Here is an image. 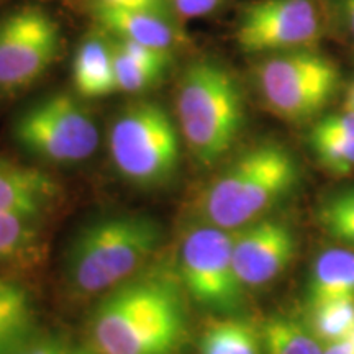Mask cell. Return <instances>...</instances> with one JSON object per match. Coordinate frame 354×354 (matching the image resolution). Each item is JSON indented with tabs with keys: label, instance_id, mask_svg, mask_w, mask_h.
<instances>
[{
	"label": "cell",
	"instance_id": "obj_1",
	"mask_svg": "<svg viewBox=\"0 0 354 354\" xmlns=\"http://www.w3.org/2000/svg\"><path fill=\"white\" fill-rule=\"evenodd\" d=\"M179 287L146 277L115 287L91 317L97 354H174L187 331Z\"/></svg>",
	"mask_w": 354,
	"mask_h": 354
},
{
	"label": "cell",
	"instance_id": "obj_2",
	"mask_svg": "<svg viewBox=\"0 0 354 354\" xmlns=\"http://www.w3.org/2000/svg\"><path fill=\"white\" fill-rule=\"evenodd\" d=\"M294 154L277 141H261L243 151L202 190L196 201L201 223L238 230L259 220L297 183Z\"/></svg>",
	"mask_w": 354,
	"mask_h": 354
},
{
	"label": "cell",
	"instance_id": "obj_3",
	"mask_svg": "<svg viewBox=\"0 0 354 354\" xmlns=\"http://www.w3.org/2000/svg\"><path fill=\"white\" fill-rule=\"evenodd\" d=\"M177 127L190 153L203 166L225 158L246 122L241 84L232 69L214 57L192 61L176 92Z\"/></svg>",
	"mask_w": 354,
	"mask_h": 354
},
{
	"label": "cell",
	"instance_id": "obj_4",
	"mask_svg": "<svg viewBox=\"0 0 354 354\" xmlns=\"http://www.w3.org/2000/svg\"><path fill=\"white\" fill-rule=\"evenodd\" d=\"M161 227L146 215L104 216L79 230L66 253V277L74 290L95 295L113 290L154 254Z\"/></svg>",
	"mask_w": 354,
	"mask_h": 354
},
{
	"label": "cell",
	"instance_id": "obj_5",
	"mask_svg": "<svg viewBox=\"0 0 354 354\" xmlns=\"http://www.w3.org/2000/svg\"><path fill=\"white\" fill-rule=\"evenodd\" d=\"M180 136L159 102L138 100L115 115L109 128V154L118 174L140 189H156L174 179L180 165Z\"/></svg>",
	"mask_w": 354,
	"mask_h": 354
},
{
	"label": "cell",
	"instance_id": "obj_6",
	"mask_svg": "<svg viewBox=\"0 0 354 354\" xmlns=\"http://www.w3.org/2000/svg\"><path fill=\"white\" fill-rule=\"evenodd\" d=\"M254 82L264 107L287 123L310 122L338 94V64L318 48L261 56Z\"/></svg>",
	"mask_w": 354,
	"mask_h": 354
},
{
	"label": "cell",
	"instance_id": "obj_7",
	"mask_svg": "<svg viewBox=\"0 0 354 354\" xmlns=\"http://www.w3.org/2000/svg\"><path fill=\"white\" fill-rule=\"evenodd\" d=\"M330 37V0H245L236 7L233 39L246 55L315 48Z\"/></svg>",
	"mask_w": 354,
	"mask_h": 354
},
{
	"label": "cell",
	"instance_id": "obj_8",
	"mask_svg": "<svg viewBox=\"0 0 354 354\" xmlns=\"http://www.w3.org/2000/svg\"><path fill=\"white\" fill-rule=\"evenodd\" d=\"M25 151L53 165L86 161L99 146L95 118L76 95L56 92L25 109L13 125Z\"/></svg>",
	"mask_w": 354,
	"mask_h": 354
},
{
	"label": "cell",
	"instance_id": "obj_9",
	"mask_svg": "<svg viewBox=\"0 0 354 354\" xmlns=\"http://www.w3.org/2000/svg\"><path fill=\"white\" fill-rule=\"evenodd\" d=\"M184 289L198 305L216 313L241 307L245 287L233 266V234L214 225L198 223L184 234L179 253Z\"/></svg>",
	"mask_w": 354,
	"mask_h": 354
},
{
	"label": "cell",
	"instance_id": "obj_10",
	"mask_svg": "<svg viewBox=\"0 0 354 354\" xmlns=\"http://www.w3.org/2000/svg\"><path fill=\"white\" fill-rule=\"evenodd\" d=\"M61 25L41 7L25 6L0 19V91L30 87L55 64Z\"/></svg>",
	"mask_w": 354,
	"mask_h": 354
},
{
	"label": "cell",
	"instance_id": "obj_11",
	"mask_svg": "<svg viewBox=\"0 0 354 354\" xmlns=\"http://www.w3.org/2000/svg\"><path fill=\"white\" fill-rule=\"evenodd\" d=\"M294 254L295 236L281 220L259 218L233 233V266L243 287L272 282Z\"/></svg>",
	"mask_w": 354,
	"mask_h": 354
},
{
	"label": "cell",
	"instance_id": "obj_12",
	"mask_svg": "<svg viewBox=\"0 0 354 354\" xmlns=\"http://www.w3.org/2000/svg\"><path fill=\"white\" fill-rule=\"evenodd\" d=\"M92 13L97 25L113 38L172 53L189 44L187 33L177 25L176 19L158 12L94 6Z\"/></svg>",
	"mask_w": 354,
	"mask_h": 354
},
{
	"label": "cell",
	"instance_id": "obj_13",
	"mask_svg": "<svg viewBox=\"0 0 354 354\" xmlns=\"http://www.w3.org/2000/svg\"><path fill=\"white\" fill-rule=\"evenodd\" d=\"M73 86L81 99H104L118 92L112 37L102 28L79 43L73 59Z\"/></svg>",
	"mask_w": 354,
	"mask_h": 354
},
{
	"label": "cell",
	"instance_id": "obj_14",
	"mask_svg": "<svg viewBox=\"0 0 354 354\" xmlns=\"http://www.w3.org/2000/svg\"><path fill=\"white\" fill-rule=\"evenodd\" d=\"M55 194L56 184L41 172L0 162V214L35 218Z\"/></svg>",
	"mask_w": 354,
	"mask_h": 354
},
{
	"label": "cell",
	"instance_id": "obj_15",
	"mask_svg": "<svg viewBox=\"0 0 354 354\" xmlns=\"http://www.w3.org/2000/svg\"><path fill=\"white\" fill-rule=\"evenodd\" d=\"M354 299V253L331 248L318 256L308 281L310 307L331 300Z\"/></svg>",
	"mask_w": 354,
	"mask_h": 354
},
{
	"label": "cell",
	"instance_id": "obj_16",
	"mask_svg": "<svg viewBox=\"0 0 354 354\" xmlns=\"http://www.w3.org/2000/svg\"><path fill=\"white\" fill-rule=\"evenodd\" d=\"M261 330L243 318H218L202 330L198 354H261Z\"/></svg>",
	"mask_w": 354,
	"mask_h": 354
},
{
	"label": "cell",
	"instance_id": "obj_17",
	"mask_svg": "<svg viewBox=\"0 0 354 354\" xmlns=\"http://www.w3.org/2000/svg\"><path fill=\"white\" fill-rule=\"evenodd\" d=\"M32 326V304L21 287L0 282V354H15Z\"/></svg>",
	"mask_w": 354,
	"mask_h": 354
},
{
	"label": "cell",
	"instance_id": "obj_18",
	"mask_svg": "<svg viewBox=\"0 0 354 354\" xmlns=\"http://www.w3.org/2000/svg\"><path fill=\"white\" fill-rule=\"evenodd\" d=\"M263 348L268 354H323L322 342L310 326L294 318L274 315L261 328Z\"/></svg>",
	"mask_w": 354,
	"mask_h": 354
},
{
	"label": "cell",
	"instance_id": "obj_19",
	"mask_svg": "<svg viewBox=\"0 0 354 354\" xmlns=\"http://www.w3.org/2000/svg\"><path fill=\"white\" fill-rule=\"evenodd\" d=\"M310 308V330L322 343L342 342L354 330V299L331 300Z\"/></svg>",
	"mask_w": 354,
	"mask_h": 354
},
{
	"label": "cell",
	"instance_id": "obj_20",
	"mask_svg": "<svg viewBox=\"0 0 354 354\" xmlns=\"http://www.w3.org/2000/svg\"><path fill=\"white\" fill-rule=\"evenodd\" d=\"M318 221L331 238L354 246V187L326 197L318 209Z\"/></svg>",
	"mask_w": 354,
	"mask_h": 354
},
{
	"label": "cell",
	"instance_id": "obj_21",
	"mask_svg": "<svg viewBox=\"0 0 354 354\" xmlns=\"http://www.w3.org/2000/svg\"><path fill=\"white\" fill-rule=\"evenodd\" d=\"M28 216L0 214V263L25 258L37 246V230Z\"/></svg>",
	"mask_w": 354,
	"mask_h": 354
},
{
	"label": "cell",
	"instance_id": "obj_22",
	"mask_svg": "<svg viewBox=\"0 0 354 354\" xmlns=\"http://www.w3.org/2000/svg\"><path fill=\"white\" fill-rule=\"evenodd\" d=\"M113 69H115V81H117V91L125 92V94H141V92L149 91L161 81V74L145 68L140 63H136L133 57L127 55L117 46L113 41Z\"/></svg>",
	"mask_w": 354,
	"mask_h": 354
},
{
	"label": "cell",
	"instance_id": "obj_23",
	"mask_svg": "<svg viewBox=\"0 0 354 354\" xmlns=\"http://www.w3.org/2000/svg\"><path fill=\"white\" fill-rule=\"evenodd\" d=\"M310 146L320 165L331 174L346 176L354 171V138L310 136Z\"/></svg>",
	"mask_w": 354,
	"mask_h": 354
},
{
	"label": "cell",
	"instance_id": "obj_24",
	"mask_svg": "<svg viewBox=\"0 0 354 354\" xmlns=\"http://www.w3.org/2000/svg\"><path fill=\"white\" fill-rule=\"evenodd\" d=\"M113 41L117 43V46L120 48L122 51H125L128 56L133 57L136 63L154 71V73L161 74V76H165L167 69L171 68L172 63H174V53L172 51L159 50V48L146 46V44L140 43H133L128 41V39L113 38Z\"/></svg>",
	"mask_w": 354,
	"mask_h": 354
},
{
	"label": "cell",
	"instance_id": "obj_25",
	"mask_svg": "<svg viewBox=\"0 0 354 354\" xmlns=\"http://www.w3.org/2000/svg\"><path fill=\"white\" fill-rule=\"evenodd\" d=\"M317 138H354V112L325 115L310 130Z\"/></svg>",
	"mask_w": 354,
	"mask_h": 354
},
{
	"label": "cell",
	"instance_id": "obj_26",
	"mask_svg": "<svg viewBox=\"0 0 354 354\" xmlns=\"http://www.w3.org/2000/svg\"><path fill=\"white\" fill-rule=\"evenodd\" d=\"M331 37L354 46V0H330Z\"/></svg>",
	"mask_w": 354,
	"mask_h": 354
},
{
	"label": "cell",
	"instance_id": "obj_27",
	"mask_svg": "<svg viewBox=\"0 0 354 354\" xmlns=\"http://www.w3.org/2000/svg\"><path fill=\"white\" fill-rule=\"evenodd\" d=\"M177 17L185 20L205 19L223 10L230 0H169Z\"/></svg>",
	"mask_w": 354,
	"mask_h": 354
},
{
	"label": "cell",
	"instance_id": "obj_28",
	"mask_svg": "<svg viewBox=\"0 0 354 354\" xmlns=\"http://www.w3.org/2000/svg\"><path fill=\"white\" fill-rule=\"evenodd\" d=\"M15 354H69L68 349H64L61 344L53 342H43L19 349Z\"/></svg>",
	"mask_w": 354,
	"mask_h": 354
},
{
	"label": "cell",
	"instance_id": "obj_29",
	"mask_svg": "<svg viewBox=\"0 0 354 354\" xmlns=\"http://www.w3.org/2000/svg\"><path fill=\"white\" fill-rule=\"evenodd\" d=\"M323 354H354V349L348 339H342V342H335L328 344Z\"/></svg>",
	"mask_w": 354,
	"mask_h": 354
},
{
	"label": "cell",
	"instance_id": "obj_30",
	"mask_svg": "<svg viewBox=\"0 0 354 354\" xmlns=\"http://www.w3.org/2000/svg\"><path fill=\"white\" fill-rule=\"evenodd\" d=\"M343 110H348V112H354V82L348 87L346 97H344Z\"/></svg>",
	"mask_w": 354,
	"mask_h": 354
},
{
	"label": "cell",
	"instance_id": "obj_31",
	"mask_svg": "<svg viewBox=\"0 0 354 354\" xmlns=\"http://www.w3.org/2000/svg\"><path fill=\"white\" fill-rule=\"evenodd\" d=\"M154 2L159 3V6H161L162 8H165V10H167V12L172 13V15L176 17V13H174V10H172V7H171V2H169V0H154Z\"/></svg>",
	"mask_w": 354,
	"mask_h": 354
},
{
	"label": "cell",
	"instance_id": "obj_32",
	"mask_svg": "<svg viewBox=\"0 0 354 354\" xmlns=\"http://www.w3.org/2000/svg\"><path fill=\"white\" fill-rule=\"evenodd\" d=\"M69 354H97L95 351H87V349H77V351H69Z\"/></svg>",
	"mask_w": 354,
	"mask_h": 354
},
{
	"label": "cell",
	"instance_id": "obj_33",
	"mask_svg": "<svg viewBox=\"0 0 354 354\" xmlns=\"http://www.w3.org/2000/svg\"><path fill=\"white\" fill-rule=\"evenodd\" d=\"M346 339H348L349 343H351V346H353V349H354V330L351 331V333L348 335V338H346Z\"/></svg>",
	"mask_w": 354,
	"mask_h": 354
}]
</instances>
